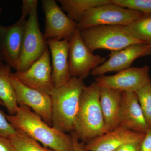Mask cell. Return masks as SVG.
<instances>
[{"mask_svg":"<svg viewBox=\"0 0 151 151\" xmlns=\"http://www.w3.org/2000/svg\"><path fill=\"white\" fill-rule=\"evenodd\" d=\"M6 118L14 129L24 132L45 147L55 151H74L71 135L49 126L27 106H18L15 115Z\"/></svg>","mask_w":151,"mask_h":151,"instance_id":"cell-1","label":"cell"},{"mask_svg":"<svg viewBox=\"0 0 151 151\" xmlns=\"http://www.w3.org/2000/svg\"><path fill=\"white\" fill-rule=\"evenodd\" d=\"M100 89L94 81L84 86L80 97L73 132L84 144L105 133L100 105Z\"/></svg>","mask_w":151,"mask_h":151,"instance_id":"cell-2","label":"cell"},{"mask_svg":"<svg viewBox=\"0 0 151 151\" xmlns=\"http://www.w3.org/2000/svg\"><path fill=\"white\" fill-rule=\"evenodd\" d=\"M85 86L84 80L71 77L65 84L54 87L50 94L53 128L65 133L74 132L80 97Z\"/></svg>","mask_w":151,"mask_h":151,"instance_id":"cell-3","label":"cell"},{"mask_svg":"<svg viewBox=\"0 0 151 151\" xmlns=\"http://www.w3.org/2000/svg\"><path fill=\"white\" fill-rule=\"evenodd\" d=\"M80 35L83 42L92 52L98 49L118 51L133 44L143 43L130 36L124 26L93 27L81 30Z\"/></svg>","mask_w":151,"mask_h":151,"instance_id":"cell-4","label":"cell"},{"mask_svg":"<svg viewBox=\"0 0 151 151\" xmlns=\"http://www.w3.org/2000/svg\"><path fill=\"white\" fill-rule=\"evenodd\" d=\"M143 14L111 2L87 11L77 23L78 28L81 30L97 26H126Z\"/></svg>","mask_w":151,"mask_h":151,"instance_id":"cell-5","label":"cell"},{"mask_svg":"<svg viewBox=\"0 0 151 151\" xmlns=\"http://www.w3.org/2000/svg\"><path fill=\"white\" fill-rule=\"evenodd\" d=\"M47 47V40L40 29L37 7L27 19L17 71L23 72L28 69L42 55Z\"/></svg>","mask_w":151,"mask_h":151,"instance_id":"cell-6","label":"cell"},{"mask_svg":"<svg viewBox=\"0 0 151 151\" xmlns=\"http://www.w3.org/2000/svg\"><path fill=\"white\" fill-rule=\"evenodd\" d=\"M68 59L70 76L83 80L106 60V58L94 55L89 50L81 39L78 29L69 39Z\"/></svg>","mask_w":151,"mask_h":151,"instance_id":"cell-7","label":"cell"},{"mask_svg":"<svg viewBox=\"0 0 151 151\" xmlns=\"http://www.w3.org/2000/svg\"><path fill=\"white\" fill-rule=\"evenodd\" d=\"M42 7L45 16L44 35L47 40L69 39L78 29L77 23L65 15L54 0H42Z\"/></svg>","mask_w":151,"mask_h":151,"instance_id":"cell-8","label":"cell"},{"mask_svg":"<svg viewBox=\"0 0 151 151\" xmlns=\"http://www.w3.org/2000/svg\"><path fill=\"white\" fill-rule=\"evenodd\" d=\"M100 87H107L122 92H135L151 81L150 67H131L113 75L100 76L95 77Z\"/></svg>","mask_w":151,"mask_h":151,"instance_id":"cell-9","label":"cell"},{"mask_svg":"<svg viewBox=\"0 0 151 151\" xmlns=\"http://www.w3.org/2000/svg\"><path fill=\"white\" fill-rule=\"evenodd\" d=\"M48 47L42 55L31 66L23 72L13 73L24 85L50 95L55 87L52 81V67Z\"/></svg>","mask_w":151,"mask_h":151,"instance_id":"cell-10","label":"cell"},{"mask_svg":"<svg viewBox=\"0 0 151 151\" xmlns=\"http://www.w3.org/2000/svg\"><path fill=\"white\" fill-rule=\"evenodd\" d=\"M11 79L14 88L17 104L31 108L50 127L52 124V101L50 95L27 87L11 73Z\"/></svg>","mask_w":151,"mask_h":151,"instance_id":"cell-11","label":"cell"},{"mask_svg":"<svg viewBox=\"0 0 151 151\" xmlns=\"http://www.w3.org/2000/svg\"><path fill=\"white\" fill-rule=\"evenodd\" d=\"M27 19H19L13 24H0V58L16 70L20 57Z\"/></svg>","mask_w":151,"mask_h":151,"instance_id":"cell-12","label":"cell"},{"mask_svg":"<svg viewBox=\"0 0 151 151\" xmlns=\"http://www.w3.org/2000/svg\"><path fill=\"white\" fill-rule=\"evenodd\" d=\"M151 55V45L133 44L121 50L111 52L108 55L109 59L93 69L91 73L97 77L108 72H119L131 67L137 58Z\"/></svg>","mask_w":151,"mask_h":151,"instance_id":"cell-13","label":"cell"},{"mask_svg":"<svg viewBox=\"0 0 151 151\" xmlns=\"http://www.w3.org/2000/svg\"><path fill=\"white\" fill-rule=\"evenodd\" d=\"M119 127L142 134L150 128L134 92H122Z\"/></svg>","mask_w":151,"mask_h":151,"instance_id":"cell-14","label":"cell"},{"mask_svg":"<svg viewBox=\"0 0 151 151\" xmlns=\"http://www.w3.org/2000/svg\"><path fill=\"white\" fill-rule=\"evenodd\" d=\"M144 135L119 127L85 144L84 147L87 151H114L127 143L140 142Z\"/></svg>","mask_w":151,"mask_h":151,"instance_id":"cell-15","label":"cell"},{"mask_svg":"<svg viewBox=\"0 0 151 151\" xmlns=\"http://www.w3.org/2000/svg\"><path fill=\"white\" fill-rule=\"evenodd\" d=\"M47 44L52 60V81L55 87H57L71 78L68 66L69 39H49Z\"/></svg>","mask_w":151,"mask_h":151,"instance_id":"cell-16","label":"cell"},{"mask_svg":"<svg viewBox=\"0 0 151 151\" xmlns=\"http://www.w3.org/2000/svg\"><path fill=\"white\" fill-rule=\"evenodd\" d=\"M100 102L104 119L105 133L113 131L120 125L122 92L100 87Z\"/></svg>","mask_w":151,"mask_h":151,"instance_id":"cell-17","label":"cell"},{"mask_svg":"<svg viewBox=\"0 0 151 151\" xmlns=\"http://www.w3.org/2000/svg\"><path fill=\"white\" fill-rule=\"evenodd\" d=\"M11 67L8 64L0 66V99L10 115H15L18 106L14 88L11 79Z\"/></svg>","mask_w":151,"mask_h":151,"instance_id":"cell-18","label":"cell"},{"mask_svg":"<svg viewBox=\"0 0 151 151\" xmlns=\"http://www.w3.org/2000/svg\"><path fill=\"white\" fill-rule=\"evenodd\" d=\"M67 16L78 23L87 11L93 8L111 3V0H58Z\"/></svg>","mask_w":151,"mask_h":151,"instance_id":"cell-19","label":"cell"},{"mask_svg":"<svg viewBox=\"0 0 151 151\" xmlns=\"http://www.w3.org/2000/svg\"><path fill=\"white\" fill-rule=\"evenodd\" d=\"M125 29L131 37L151 45V14H143L125 26Z\"/></svg>","mask_w":151,"mask_h":151,"instance_id":"cell-20","label":"cell"},{"mask_svg":"<svg viewBox=\"0 0 151 151\" xmlns=\"http://www.w3.org/2000/svg\"><path fill=\"white\" fill-rule=\"evenodd\" d=\"M9 139L17 151H55L42 147L37 141L21 131H17L16 135Z\"/></svg>","mask_w":151,"mask_h":151,"instance_id":"cell-21","label":"cell"},{"mask_svg":"<svg viewBox=\"0 0 151 151\" xmlns=\"http://www.w3.org/2000/svg\"><path fill=\"white\" fill-rule=\"evenodd\" d=\"M135 93L147 122L151 127V81Z\"/></svg>","mask_w":151,"mask_h":151,"instance_id":"cell-22","label":"cell"},{"mask_svg":"<svg viewBox=\"0 0 151 151\" xmlns=\"http://www.w3.org/2000/svg\"><path fill=\"white\" fill-rule=\"evenodd\" d=\"M119 6L144 14H151V0H111Z\"/></svg>","mask_w":151,"mask_h":151,"instance_id":"cell-23","label":"cell"},{"mask_svg":"<svg viewBox=\"0 0 151 151\" xmlns=\"http://www.w3.org/2000/svg\"><path fill=\"white\" fill-rule=\"evenodd\" d=\"M4 113L0 110V136L10 139L17 133L7 120Z\"/></svg>","mask_w":151,"mask_h":151,"instance_id":"cell-24","label":"cell"},{"mask_svg":"<svg viewBox=\"0 0 151 151\" xmlns=\"http://www.w3.org/2000/svg\"><path fill=\"white\" fill-rule=\"evenodd\" d=\"M37 0H23L22 7V16L20 18L26 19L27 17L29 16L33 11L37 7Z\"/></svg>","mask_w":151,"mask_h":151,"instance_id":"cell-25","label":"cell"},{"mask_svg":"<svg viewBox=\"0 0 151 151\" xmlns=\"http://www.w3.org/2000/svg\"><path fill=\"white\" fill-rule=\"evenodd\" d=\"M139 151H151V127L145 132L139 143Z\"/></svg>","mask_w":151,"mask_h":151,"instance_id":"cell-26","label":"cell"},{"mask_svg":"<svg viewBox=\"0 0 151 151\" xmlns=\"http://www.w3.org/2000/svg\"><path fill=\"white\" fill-rule=\"evenodd\" d=\"M0 151H17L9 138L0 136Z\"/></svg>","mask_w":151,"mask_h":151,"instance_id":"cell-27","label":"cell"},{"mask_svg":"<svg viewBox=\"0 0 151 151\" xmlns=\"http://www.w3.org/2000/svg\"><path fill=\"white\" fill-rule=\"evenodd\" d=\"M140 142H132L124 144L114 151H139Z\"/></svg>","mask_w":151,"mask_h":151,"instance_id":"cell-28","label":"cell"},{"mask_svg":"<svg viewBox=\"0 0 151 151\" xmlns=\"http://www.w3.org/2000/svg\"><path fill=\"white\" fill-rule=\"evenodd\" d=\"M70 135L73 138L74 145V151H87L84 147L85 144L83 142H80L74 132L70 133Z\"/></svg>","mask_w":151,"mask_h":151,"instance_id":"cell-29","label":"cell"},{"mask_svg":"<svg viewBox=\"0 0 151 151\" xmlns=\"http://www.w3.org/2000/svg\"><path fill=\"white\" fill-rule=\"evenodd\" d=\"M2 10V8L0 6V15H1V13ZM4 65L5 64H4V62H3L2 60L0 58V66H4Z\"/></svg>","mask_w":151,"mask_h":151,"instance_id":"cell-30","label":"cell"},{"mask_svg":"<svg viewBox=\"0 0 151 151\" xmlns=\"http://www.w3.org/2000/svg\"><path fill=\"white\" fill-rule=\"evenodd\" d=\"M0 105H2V106H5L4 104L2 101V100L0 99Z\"/></svg>","mask_w":151,"mask_h":151,"instance_id":"cell-31","label":"cell"}]
</instances>
